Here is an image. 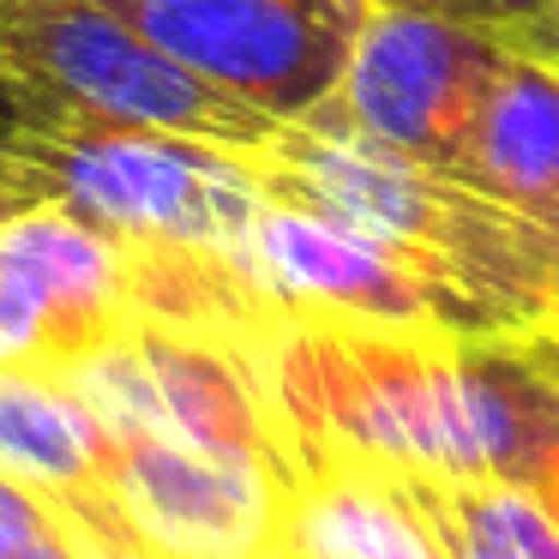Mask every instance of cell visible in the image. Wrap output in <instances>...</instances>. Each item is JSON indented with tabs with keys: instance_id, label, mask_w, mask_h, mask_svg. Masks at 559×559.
Here are the masks:
<instances>
[{
	"instance_id": "obj_1",
	"label": "cell",
	"mask_w": 559,
	"mask_h": 559,
	"mask_svg": "<svg viewBox=\"0 0 559 559\" xmlns=\"http://www.w3.org/2000/svg\"><path fill=\"white\" fill-rule=\"evenodd\" d=\"M259 367L301 469L343 457L530 493L559 451V379L518 337L283 325Z\"/></svg>"
},
{
	"instance_id": "obj_2",
	"label": "cell",
	"mask_w": 559,
	"mask_h": 559,
	"mask_svg": "<svg viewBox=\"0 0 559 559\" xmlns=\"http://www.w3.org/2000/svg\"><path fill=\"white\" fill-rule=\"evenodd\" d=\"M247 163L265 199L379 241L403 265L493 307L518 337L559 319V241L457 175L313 121L283 127L265 151H247Z\"/></svg>"
},
{
	"instance_id": "obj_3",
	"label": "cell",
	"mask_w": 559,
	"mask_h": 559,
	"mask_svg": "<svg viewBox=\"0 0 559 559\" xmlns=\"http://www.w3.org/2000/svg\"><path fill=\"white\" fill-rule=\"evenodd\" d=\"M43 199L115 247H205L241 253L265 211L247 151L97 121L55 103L49 133L25 157Z\"/></svg>"
},
{
	"instance_id": "obj_4",
	"label": "cell",
	"mask_w": 559,
	"mask_h": 559,
	"mask_svg": "<svg viewBox=\"0 0 559 559\" xmlns=\"http://www.w3.org/2000/svg\"><path fill=\"white\" fill-rule=\"evenodd\" d=\"M0 61L61 109L97 121L205 139L223 151H265L283 133V121L205 85L103 0H0Z\"/></svg>"
},
{
	"instance_id": "obj_5",
	"label": "cell",
	"mask_w": 559,
	"mask_h": 559,
	"mask_svg": "<svg viewBox=\"0 0 559 559\" xmlns=\"http://www.w3.org/2000/svg\"><path fill=\"white\" fill-rule=\"evenodd\" d=\"M506 61L511 43L499 31L469 25L433 0H367L349 67L307 121L463 181Z\"/></svg>"
},
{
	"instance_id": "obj_6",
	"label": "cell",
	"mask_w": 559,
	"mask_h": 559,
	"mask_svg": "<svg viewBox=\"0 0 559 559\" xmlns=\"http://www.w3.org/2000/svg\"><path fill=\"white\" fill-rule=\"evenodd\" d=\"M205 85L295 127L337 91L367 0H103Z\"/></svg>"
},
{
	"instance_id": "obj_7",
	"label": "cell",
	"mask_w": 559,
	"mask_h": 559,
	"mask_svg": "<svg viewBox=\"0 0 559 559\" xmlns=\"http://www.w3.org/2000/svg\"><path fill=\"white\" fill-rule=\"evenodd\" d=\"M253 283L283 325H385V331H451V337H518L493 307L427 271L403 265L379 241L331 217L265 199L241 247Z\"/></svg>"
},
{
	"instance_id": "obj_8",
	"label": "cell",
	"mask_w": 559,
	"mask_h": 559,
	"mask_svg": "<svg viewBox=\"0 0 559 559\" xmlns=\"http://www.w3.org/2000/svg\"><path fill=\"white\" fill-rule=\"evenodd\" d=\"M109 493L157 559H247L277 547L283 487L169 433H109Z\"/></svg>"
},
{
	"instance_id": "obj_9",
	"label": "cell",
	"mask_w": 559,
	"mask_h": 559,
	"mask_svg": "<svg viewBox=\"0 0 559 559\" xmlns=\"http://www.w3.org/2000/svg\"><path fill=\"white\" fill-rule=\"evenodd\" d=\"M0 277L31 295L55 337V367L91 355L133 319L127 307V265L121 247L91 223L67 217L61 205H37L0 229Z\"/></svg>"
},
{
	"instance_id": "obj_10",
	"label": "cell",
	"mask_w": 559,
	"mask_h": 559,
	"mask_svg": "<svg viewBox=\"0 0 559 559\" xmlns=\"http://www.w3.org/2000/svg\"><path fill=\"white\" fill-rule=\"evenodd\" d=\"M463 181L559 241V67L511 49L475 127Z\"/></svg>"
},
{
	"instance_id": "obj_11",
	"label": "cell",
	"mask_w": 559,
	"mask_h": 559,
	"mask_svg": "<svg viewBox=\"0 0 559 559\" xmlns=\"http://www.w3.org/2000/svg\"><path fill=\"white\" fill-rule=\"evenodd\" d=\"M283 559H439L409 499L367 463H307L277 518Z\"/></svg>"
},
{
	"instance_id": "obj_12",
	"label": "cell",
	"mask_w": 559,
	"mask_h": 559,
	"mask_svg": "<svg viewBox=\"0 0 559 559\" xmlns=\"http://www.w3.org/2000/svg\"><path fill=\"white\" fill-rule=\"evenodd\" d=\"M427 523L439 559H559V530L523 487L445 481L421 469H379Z\"/></svg>"
},
{
	"instance_id": "obj_13",
	"label": "cell",
	"mask_w": 559,
	"mask_h": 559,
	"mask_svg": "<svg viewBox=\"0 0 559 559\" xmlns=\"http://www.w3.org/2000/svg\"><path fill=\"white\" fill-rule=\"evenodd\" d=\"M49 121H55V97H43L25 73L0 61V157L25 163L37 151V139L49 133Z\"/></svg>"
},
{
	"instance_id": "obj_14",
	"label": "cell",
	"mask_w": 559,
	"mask_h": 559,
	"mask_svg": "<svg viewBox=\"0 0 559 559\" xmlns=\"http://www.w3.org/2000/svg\"><path fill=\"white\" fill-rule=\"evenodd\" d=\"M55 530H61V523H55L49 499H37L31 487L0 475V554H13V547H25V542H43V535H55Z\"/></svg>"
},
{
	"instance_id": "obj_15",
	"label": "cell",
	"mask_w": 559,
	"mask_h": 559,
	"mask_svg": "<svg viewBox=\"0 0 559 559\" xmlns=\"http://www.w3.org/2000/svg\"><path fill=\"white\" fill-rule=\"evenodd\" d=\"M433 7H445V13H457V19H469V25H487V31L506 37V31L530 25L547 0H433Z\"/></svg>"
},
{
	"instance_id": "obj_16",
	"label": "cell",
	"mask_w": 559,
	"mask_h": 559,
	"mask_svg": "<svg viewBox=\"0 0 559 559\" xmlns=\"http://www.w3.org/2000/svg\"><path fill=\"white\" fill-rule=\"evenodd\" d=\"M37 205H49L43 187H37V175H31L25 163L0 157V229H7L13 217H25V211H37Z\"/></svg>"
},
{
	"instance_id": "obj_17",
	"label": "cell",
	"mask_w": 559,
	"mask_h": 559,
	"mask_svg": "<svg viewBox=\"0 0 559 559\" xmlns=\"http://www.w3.org/2000/svg\"><path fill=\"white\" fill-rule=\"evenodd\" d=\"M506 43H511V49H523V55H535V61H547V67H559V0H547L530 25L506 31Z\"/></svg>"
},
{
	"instance_id": "obj_18",
	"label": "cell",
	"mask_w": 559,
	"mask_h": 559,
	"mask_svg": "<svg viewBox=\"0 0 559 559\" xmlns=\"http://www.w3.org/2000/svg\"><path fill=\"white\" fill-rule=\"evenodd\" d=\"M518 343H523V349H530V355H535V361H542V367H547V373H554V379H559V343H547V337H542V331H523V337H518Z\"/></svg>"
}]
</instances>
